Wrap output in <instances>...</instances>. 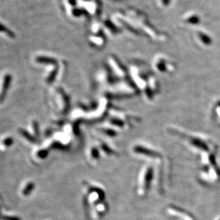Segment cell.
I'll return each instance as SVG.
<instances>
[{"instance_id":"9","label":"cell","mask_w":220,"mask_h":220,"mask_svg":"<svg viewBox=\"0 0 220 220\" xmlns=\"http://www.w3.org/2000/svg\"><path fill=\"white\" fill-rule=\"evenodd\" d=\"M201 37H202V39L204 41L205 44H211V39L209 38L208 37H206V36L204 35H201Z\"/></svg>"},{"instance_id":"6","label":"cell","mask_w":220,"mask_h":220,"mask_svg":"<svg viewBox=\"0 0 220 220\" xmlns=\"http://www.w3.org/2000/svg\"><path fill=\"white\" fill-rule=\"evenodd\" d=\"M34 187H35V185H34L33 183H32V182H31V183H29L27 185V187H26L24 189L23 194H24V195L29 194L32 191V190Z\"/></svg>"},{"instance_id":"7","label":"cell","mask_w":220,"mask_h":220,"mask_svg":"<svg viewBox=\"0 0 220 220\" xmlns=\"http://www.w3.org/2000/svg\"><path fill=\"white\" fill-rule=\"evenodd\" d=\"M20 131H21L22 134L23 135V136H24V137H26V138H27V140H29V141H30V142H35V140H34L33 137H32L31 135H30V134H29V133L27 132V131H24V130H23V129H21V130H20Z\"/></svg>"},{"instance_id":"2","label":"cell","mask_w":220,"mask_h":220,"mask_svg":"<svg viewBox=\"0 0 220 220\" xmlns=\"http://www.w3.org/2000/svg\"><path fill=\"white\" fill-rule=\"evenodd\" d=\"M168 212L170 214H172V215L178 216V217H180L182 218L184 220H193L191 219V217H189L187 214H186L185 212L182 211L180 209H177L175 207H172L168 209Z\"/></svg>"},{"instance_id":"4","label":"cell","mask_w":220,"mask_h":220,"mask_svg":"<svg viewBox=\"0 0 220 220\" xmlns=\"http://www.w3.org/2000/svg\"><path fill=\"white\" fill-rule=\"evenodd\" d=\"M37 62L39 63H44V64H52V65H55L57 64V61L52 58H50L47 57H39L37 58Z\"/></svg>"},{"instance_id":"3","label":"cell","mask_w":220,"mask_h":220,"mask_svg":"<svg viewBox=\"0 0 220 220\" xmlns=\"http://www.w3.org/2000/svg\"><path fill=\"white\" fill-rule=\"evenodd\" d=\"M10 82H11V76L9 74L6 75V77H5V80H4L2 91L1 95H0V101L3 100V99L5 98V95H6V92L7 89H8L9 84H10Z\"/></svg>"},{"instance_id":"8","label":"cell","mask_w":220,"mask_h":220,"mask_svg":"<svg viewBox=\"0 0 220 220\" xmlns=\"http://www.w3.org/2000/svg\"><path fill=\"white\" fill-rule=\"evenodd\" d=\"M57 69H54V70L52 71V73H51L50 77H49L47 79V82H49V83H52V81L55 79V76H56V74H57Z\"/></svg>"},{"instance_id":"5","label":"cell","mask_w":220,"mask_h":220,"mask_svg":"<svg viewBox=\"0 0 220 220\" xmlns=\"http://www.w3.org/2000/svg\"><path fill=\"white\" fill-rule=\"evenodd\" d=\"M0 32H3L6 33L7 35H8L9 37H12V38L13 37H14V34L12 32H11L9 29H7L6 27H5L3 24H0Z\"/></svg>"},{"instance_id":"11","label":"cell","mask_w":220,"mask_h":220,"mask_svg":"<svg viewBox=\"0 0 220 220\" xmlns=\"http://www.w3.org/2000/svg\"><path fill=\"white\" fill-rule=\"evenodd\" d=\"M47 152L45 151H42L39 153V156L40 157H45L47 156Z\"/></svg>"},{"instance_id":"1","label":"cell","mask_w":220,"mask_h":220,"mask_svg":"<svg viewBox=\"0 0 220 220\" xmlns=\"http://www.w3.org/2000/svg\"><path fill=\"white\" fill-rule=\"evenodd\" d=\"M153 167L150 165H146L142 170L140 176L139 178V189L138 191L141 195L145 194L149 187L150 181L153 178Z\"/></svg>"},{"instance_id":"10","label":"cell","mask_w":220,"mask_h":220,"mask_svg":"<svg viewBox=\"0 0 220 220\" xmlns=\"http://www.w3.org/2000/svg\"><path fill=\"white\" fill-rule=\"evenodd\" d=\"M13 142V140L12 138H8V139H6V140L4 142V144H5L6 146H10L11 144H12Z\"/></svg>"}]
</instances>
